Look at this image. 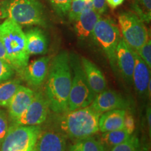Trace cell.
Wrapping results in <instances>:
<instances>
[{"label":"cell","instance_id":"obj_1","mask_svg":"<svg viewBox=\"0 0 151 151\" xmlns=\"http://www.w3.org/2000/svg\"><path fill=\"white\" fill-rule=\"evenodd\" d=\"M47 76L44 95L49 107L55 113H65L67 111L72 80L70 60L67 52L62 51L55 57L49 65Z\"/></svg>","mask_w":151,"mask_h":151},{"label":"cell","instance_id":"obj_2","mask_svg":"<svg viewBox=\"0 0 151 151\" xmlns=\"http://www.w3.org/2000/svg\"><path fill=\"white\" fill-rule=\"evenodd\" d=\"M0 39L5 48L10 65L14 70L22 75L29 58L26 47L25 33L20 24L6 18L0 24Z\"/></svg>","mask_w":151,"mask_h":151},{"label":"cell","instance_id":"obj_3","mask_svg":"<svg viewBox=\"0 0 151 151\" xmlns=\"http://www.w3.org/2000/svg\"><path fill=\"white\" fill-rule=\"evenodd\" d=\"M58 120L60 132L73 139L92 137L99 131L98 114L90 106L66 111Z\"/></svg>","mask_w":151,"mask_h":151},{"label":"cell","instance_id":"obj_4","mask_svg":"<svg viewBox=\"0 0 151 151\" xmlns=\"http://www.w3.org/2000/svg\"><path fill=\"white\" fill-rule=\"evenodd\" d=\"M69 60L72 80L67 111L90 106L96 96L88 84L81 62L75 56H69Z\"/></svg>","mask_w":151,"mask_h":151},{"label":"cell","instance_id":"obj_5","mask_svg":"<svg viewBox=\"0 0 151 151\" xmlns=\"http://www.w3.org/2000/svg\"><path fill=\"white\" fill-rule=\"evenodd\" d=\"M8 18L20 25H45L43 5L38 0H9Z\"/></svg>","mask_w":151,"mask_h":151},{"label":"cell","instance_id":"obj_6","mask_svg":"<svg viewBox=\"0 0 151 151\" xmlns=\"http://www.w3.org/2000/svg\"><path fill=\"white\" fill-rule=\"evenodd\" d=\"M41 131L39 125L11 124L1 143L0 151H32Z\"/></svg>","mask_w":151,"mask_h":151},{"label":"cell","instance_id":"obj_7","mask_svg":"<svg viewBox=\"0 0 151 151\" xmlns=\"http://www.w3.org/2000/svg\"><path fill=\"white\" fill-rule=\"evenodd\" d=\"M92 35L97 44L106 55L111 65H115L116 47L121 39L118 26L111 19L100 17Z\"/></svg>","mask_w":151,"mask_h":151},{"label":"cell","instance_id":"obj_8","mask_svg":"<svg viewBox=\"0 0 151 151\" xmlns=\"http://www.w3.org/2000/svg\"><path fill=\"white\" fill-rule=\"evenodd\" d=\"M118 23L123 40L134 51H137L148 40V30L136 14L122 13L118 16Z\"/></svg>","mask_w":151,"mask_h":151},{"label":"cell","instance_id":"obj_9","mask_svg":"<svg viewBox=\"0 0 151 151\" xmlns=\"http://www.w3.org/2000/svg\"><path fill=\"white\" fill-rule=\"evenodd\" d=\"M46 97L41 92H35L31 104L24 113L11 124L32 126L39 125L46 121L49 110Z\"/></svg>","mask_w":151,"mask_h":151},{"label":"cell","instance_id":"obj_10","mask_svg":"<svg viewBox=\"0 0 151 151\" xmlns=\"http://www.w3.org/2000/svg\"><path fill=\"white\" fill-rule=\"evenodd\" d=\"M128 101L120 94L114 90H104L96 94L90 107L99 115L116 109L129 108Z\"/></svg>","mask_w":151,"mask_h":151},{"label":"cell","instance_id":"obj_11","mask_svg":"<svg viewBox=\"0 0 151 151\" xmlns=\"http://www.w3.org/2000/svg\"><path fill=\"white\" fill-rule=\"evenodd\" d=\"M116 63L122 76L128 82H132V73L134 67V51L120 39L116 50Z\"/></svg>","mask_w":151,"mask_h":151},{"label":"cell","instance_id":"obj_12","mask_svg":"<svg viewBox=\"0 0 151 151\" xmlns=\"http://www.w3.org/2000/svg\"><path fill=\"white\" fill-rule=\"evenodd\" d=\"M49 65L50 58L42 57L26 66L21 76L29 85L38 87L42 84L47 77Z\"/></svg>","mask_w":151,"mask_h":151},{"label":"cell","instance_id":"obj_13","mask_svg":"<svg viewBox=\"0 0 151 151\" xmlns=\"http://www.w3.org/2000/svg\"><path fill=\"white\" fill-rule=\"evenodd\" d=\"M35 93L29 88L20 86L8 106L9 116L14 122L29 106L35 97Z\"/></svg>","mask_w":151,"mask_h":151},{"label":"cell","instance_id":"obj_14","mask_svg":"<svg viewBox=\"0 0 151 151\" xmlns=\"http://www.w3.org/2000/svg\"><path fill=\"white\" fill-rule=\"evenodd\" d=\"M65 136L52 130L41 131L35 147V151H65Z\"/></svg>","mask_w":151,"mask_h":151},{"label":"cell","instance_id":"obj_15","mask_svg":"<svg viewBox=\"0 0 151 151\" xmlns=\"http://www.w3.org/2000/svg\"><path fill=\"white\" fill-rule=\"evenodd\" d=\"M99 15L93 6H86L83 11L74 20V28L77 35L81 39H86L92 35L94 26L100 18Z\"/></svg>","mask_w":151,"mask_h":151},{"label":"cell","instance_id":"obj_16","mask_svg":"<svg viewBox=\"0 0 151 151\" xmlns=\"http://www.w3.org/2000/svg\"><path fill=\"white\" fill-rule=\"evenodd\" d=\"M134 67L132 73V82L138 93L143 95L148 93L149 83L151 81L150 69L141 57L134 51Z\"/></svg>","mask_w":151,"mask_h":151},{"label":"cell","instance_id":"obj_17","mask_svg":"<svg viewBox=\"0 0 151 151\" xmlns=\"http://www.w3.org/2000/svg\"><path fill=\"white\" fill-rule=\"evenodd\" d=\"M81 65L88 84L96 94L104 91L106 88V80L95 64L86 58H81Z\"/></svg>","mask_w":151,"mask_h":151},{"label":"cell","instance_id":"obj_18","mask_svg":"<svg viewBox=\"0 0 151 151\" xmlns=\"http://www.w3.org/2000/svg\"><path fill=\"white\" fill-rule=\"evenodd\" d=\"M26 47L28 54L43 55L48 50V41L42 30L39 28L28 30L25 33Z\"/></svg>","mask_w":151,"mask_h":151},{"label":"cell","instance_id":"obj_19","mask_svg":"<svg viewBox=\"0 0 151 151\" xmlns=\"http://www.w3.org/2000/svg\"><path fill=\"white\" fill-rule=\"evenodd\" d=\"M126 111L124 109H116L100 115L99 130L104 133L124 129V118Z\"/></svg>","mask_w":151,"mask_h":151},{"label":"cell","instance_id":"obj_20","mask_svg":"<svg viewBox=\"0 0 151 151\" xmlns=\"http://www.w3.org/2000/svg\"><path fill=\"white\" fill-rule=\"evenodd\" d=\"M131 136L125 129H121L104 132L101 136L99 141L109 150V148H113V147L126 141L129 139Z\"/></svg>","mask_w":151,"mask_h":151},{"label":"cell","instance_id":"obj_21","mask_svg":"<svg viewBox=\"0 0 151 151\" xmlns=\"http://www.w3.org/2000/svg\"><path fill=\"white\" fill-rule=\"evenodd\" d=\"M20 86L18 80H7L0 83V106H6Z\"/></svg>","mask_w":151,"mask_h":151},{"label":"cell","instance_id":"obj_22","mask_svg":"<svg viewBox=\"0 0 151 151\" xmlns=\"http://www.w3.org/2000/svg\"><path fill=\"white\" fill-rule=\"evenodd\" d=\"M69 151H109L100 141L92 137L78 139L71 146Z\"/></svg>","mask_w":151,"mask_h":151},{"label":"cell","instance_id":"obj_23","mask_svg":"<svg viewBox=\"0 0 151 151\" xmlns=\"http://www.w3.org/2000/svg\"><path fill=\"white\" fill-rule=\"evenodd\" d=\"M134 7L137 15L143 22L150 21L151 0H134Z\"/></svg>","mask_w":151,"mask_h":151},{"label":"cell","instance_id":"obj_24","mask_svg":"<svg viewBox=\"0 0 151 151\" xmlns=\"http://www.w3.org/2000/svg\"><path fill=\"white\" fill-rule=\"evenodd\" d=\"M111 151H141L139 139L135 136H131L126 141L113 147Z\"/></svg>","mask_w":151,"mask_h":151},{"label":"cell","instance_id":"obj_25","mask_svg":"<svg viewBox=\"0 0 151 151\" xmlns=\"http://www.w3.org/2000/svg\"><path fill=\"white\" fill-rule=\"evenodd\" d=\"M89 2H92V0H71L70 9L68 14L69 20L71 21L76 20L79 15L83 11L87 4Z\"/></svg>","mask_w":151,"mask_h":151},{"label":"cell","instance_id":"obj_26","mask_svg":"<svg viewBox=\"0 0 151 151\" xmlns=\"http://www.w3.org/2000/svg\"><path fill=\"white\" fill-rule=\"evenodd\" d=\"M58 16L64 17L69 14L71 0H48Z\"/></svg>","mask_w":151,"mask_h":151},{"label":"cell","instance_id":"obj_27","mask_svg":"<svg viewBox=\"0 0 151 151\" xmlns=\"http://www.w3.org/2000/svg\"><path fill=\"white\" fill-rule=\"evenodd\" d=\"M136 52L141 57V58L147 66L151 68V41L150 39H148V40L146 41L140 48H139L136 51Z\"/></svg>","mask_w":151,"mask_h":151},{"label":"cell","instance_id":"obj_28","mask_svg":"<svg viewBox=\"0 0 151 151\" xmlns=\"http://www.w3.org/2000/svg\"><path fill=\"white\" fill-rule=\"evenodd\" d=\"M14 69L10 64L0 59V83L13 76Z\"/></svg>","mask_w":151,"mask_h":151},{"label":"cell","instance_id":"obj_29","mask_svg":"<svg viewBox=\"0 0 151 151\" xmlns=\"http://www.w3.org/2000/svg\"><path fill=\"white\" fill-rule=\"evenodd\" d=\"M9 129L8 119L5 111L0 109V145L2 143Z\"/></svg>","mask_w":151,"mask_h":151},{"label":"cell","instance_id":"obj_30","mask_svg":"<svg viewBox=\"0 0 151 151\" xmlns=\"http://www.w3.org/2000/svg\"><path fill=\"white\" fill-rule=\"evenodd\" d=\"M124 129L127 131L130 135L133 134L135 130V122L134 118L132 113L126 111L124 118Z\"/></svg>","mask_w":151,"mask_h":151},{"label":"cell","instance_id":"obj_31","mask_svg":"<svg viewBox=\"0 0 151 151\" xmlns=\"http://www.w3.org/2000/svg\"><path fill=\"white\" fill-rule=\"evenodd\" d=\"M92 6L99 15H101L106 10V0H92Z\"/></svg>","mask_w":151,"mask_h":151},{"label":"cell","instance_id":"obj_32","mask_svg":"<svg viewBox=\"0 0 151 151\" xmlns=\"http://www.w3.org/2000/svg\"><path fill=\"white\" fill-rule=\"evenodd\" d=\"M8 1L9 0L0 1V19L8 18V12H7Z\"/></svg>","mask_w":151,"mask_h":151},{"label":"cell","instance_id":"obj_33","mask_svg":"<svg viewBox=\"0 0 151 151\" xmlns=\"http://www.w3.org/2000/svg\"><path fill=\"white\" fill-rule=\"evenodd\" d=\"M0 59L4 60V61L10 64L8 57H7L6 52L5 48L4 46V44L1 40V39H0Z\"/></svg>","mask_w":151,"mask_h":151},{"label":"cell","instance_id":"obj_34","mask_svg":"<svg viewBox=\"0 0 151 151\" xmlns=\"http://www.w3.org/2000/svg\"><path fill=\"white\" fill-rule=\"evenodd\" d=\"M124 0H106V1L108 3L110 7H111L112 9H115L119 6L120 5H121L124 2Z\"/></svg>","mask_w":151,"mask_h":151},{"label":"cell","instance_id":"obj_35","mask_svg":"<svg viewBox=\"0 0 151 151\" xmlns=\"http://www.w3.org/2000/svg\"><path fill=\"white\" fill-rule=\"evenodd\" d=\"M147 120H148V124L149 126V132L150 133V127H151V111H150V108H149L147 109Z\"/></svg>","mask_w":151,"mask_h":151},{"label":"cell","instance_id":"obj_36","mask_svg":"<svg viewBox=\"0 0 151 151\" xmlns=\"http://www.w3.org/2000/svg\"><path fill=\"white\" fill-rule=\"evenodd\" d=\"M0 1H6V0H0Z\"/></svg>","mask_w":151,"mask_h":151},{"label":"cell","instance_id":"obj_37","mask_svg":"<svg viewBox=\"0 0 151 151\" xmlns=\"http://www.w3.org/2000/svg\"><path fill=\"white\" fill-rule=\"evenodd\" d=\"M32 151H35V149H34V150H33Z\"/></svg>","mask_w":151,"mask_h":151}]
</instances>
